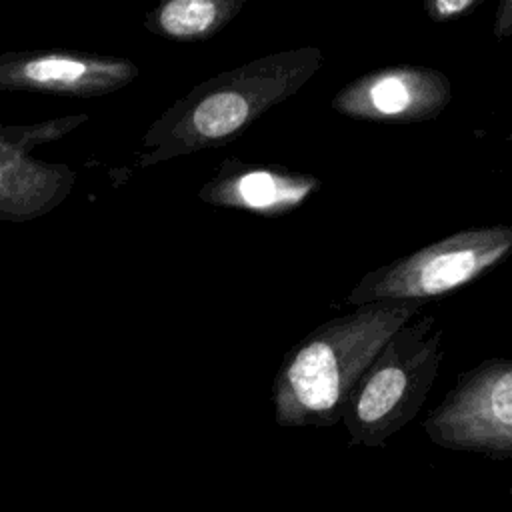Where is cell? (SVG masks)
<instances>
[{"mask_svg": "<svg viewBox=\"0 0 512 512\" xmlns=\"http://www.w3.org/2000/svg\"><path fill=\"white\" fill-rule=\"evenodd\" d=\"M324 64L316 46L272 52L198 82L144 132L136 166L148 168L220 148L292 98Z\"/></svg>", "mask_w": 512, "mask_h": 512, "instance_id": "cell-1", "label": "cell"}, {"mask_svg": "<svg viewBox=\"0 0 512 512\" xmlns=\"http://www.w3.org/2000/svg\"><path fill=\"white\" fill-rule=\"evenodd\" d=\"M420 300H380L330 318L298 340L272 380L280 426H334L386 342L424 312Z\"/></svg>", "mask_w": 512, "mask_h": 512, "instance_id": "cell-2", "label": "cell"}, {"mask_svg": "<svg viewBox=\"0 0 512 512\" xmlns=\"http://www.w3.org/2000/svg\"><path fill=\"white\" fill-rule=\"evenodd\" d=\"M442 338L436 316L420 314L386 342L344 408L350 444L382 448L418 416L444 358Z\"/></svg>", "mask_w": 512, "mask_h": 512, "instance_id": "cell-3", "label": "cell"}, {"mask_svg": "<svg viewBox=\"0 0 512 512\" xmlns=\"http://www.w3.org/2000/svg\"><path fill=\"white\" fill-rule=\"evenodd\" d=\"M512 256V224L470 226L366 272L344 298L354 308L380 300L444 296L486 276Z\"/></svg>", "mask_w": 512, "mask_h": 512, "instance_id": "cell-4", "label": "cell"}, {"mask_svg": "<svg viewBox=\"0 0 512 512\" xmlns=\"http://www.w3.org/2000/svg\"><path fill=\"white\" fill-rule=\"evenodd\" d=\"M422 430L440 448L512 460V360L486 358L460 372Z\"/></svg>", "mask_w": 512, "mask_h": 512, "instance_id": "cell-5", "label": "cell"}, {"mask_svg": "<svg viewBox=\"0 0 512 512\" xmlns=\"http://www.w3.org/2000/svg\"><path fill=\"white\" fill-rule=\"evenodd\" d=\"M452 100L450 78L430 66L396 64L366 72L332 98L334 112L378 124H416L438 118Z\"/></svg>", "mask_w": 512, "mask_h": 512, "instance_id": "cell-6", "label": "cell"}, {"mask_svg": "<svg viewBox=\"0 0 512 512\" xmlns=\"http://www.w3.org/2000/svg\"><path fill=\"white\" fill-rule=\"evenodd\" d=\"M138 74L130 58L84 50L36 48L0 54V92L96 98L132 84Z\"/></svg>", "mask_w": 512, "mask_h": 512, "instance_id": "cell-7", "label": "cell"}, {"mask_svg": "<svg viewBox=\"0 0 512 512\" xmlns=\"http://www.w3.org/2000/svg\"><path fill=\"white\" fill-rule=\"evenodd\" d=\"M322 180L276 164H254L240 158H224L206 180L198 198L214 208L244 210L258 216H282L300 208Z\"/></svg>", "mask_w": 512, "mask_h": 512, "instance_id": "cell-8", "label": "cell"}, {"mask_svg": "<svg viewBox=\"0 0 512 512\" xmlns=\"http://www.w3.org/2000/svg\"><path fill=\"white\" fill-rule=\"evenodd\" d=\"M76 172L62 162H46L26 152L16 126L0 122V220L30 222L56 210L70 194Z\"/></svg>", "mask_w": 512, "mask_h": 512, "instance_id": "cell-9", "label": "cell"}, {"mask_svg": "<svg viewBox=\"0 0 512 512\" xmlns=\"http://www.w3.org/2000/svg\"><path fill=\"white\" fill-rule=\"evenodd\" d=\"M244 0H164L144 14V28L172 42H202L222 32Z\"/></svg>", "mask_w": 512, "mask_h": 512, "instance_id": "cell-10", "label": "cell"}, {"mask_svg": "<svg viewBox=\"0 0 512 512\" xmlns=\"http://www.w3.org/2000/svg\"><path fill=\"white\" fill-rule=\"evenodd\" d=\"M484 0H426L424 12L432 22H450L472 14Z\"/></svg>", "mask_w": 512, "mask_h": 512, "instance_id": "cell-11", "label": "cell"}, {"mask_svg": "<svg viewBox=\"0 0 512 512\" xmlns=\"http://www.w3.org/2000/svg\"><path fill=\"white\" fill-rule=\"evenodd\" d=\"M492 32L498 40L512 36V0H502L498 4Z\"/></svg>", "mask_w": 512, "mask_h": 512, "instance_id": "cell-12", "label": "cell"}, {"mask_svg": "<svg viewBox=\"0 0 512 512\" xmlns=\"http://www.w3.org/2000/svg\"><path fill=\"white\" fill-rule=\"evenodd\" d=\"M506 142H508V144H510V146H512V132H510V134H508V136H506Z\"/></svg>", "mask_w": 512, "mask_h": 512, "instance_id": "cell-13", "label": "cell"}]
</instances>
